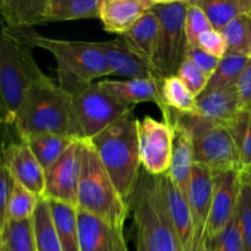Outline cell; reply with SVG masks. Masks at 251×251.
I'll list each match as a JSON object with an SVG mask.
<instances>
[{"instance_id":"cell-36","label":"cell","mask_w":251,"mask_h":251,"mask_svg":"<svg viewBox=\"0 0 251 251\" xmlns=\"http://www.w3.org/2000/svg\"><path fill=\"white\" fill-rule=\"evenodd\" d=\"M212 29L205 12L193 0H188V12L185 19V36L189 47H198L199 37Z\"/></svg>"},{"instance_id":"cell-14","label":"cell","mask_w":251,"mask_h":251,"mask_svg":"<svg viewBox=\"0 0 251 251\" xmlns=\"http://www.w3.org/2000/svg\"><path fill=\"white\" fill-rule=\"evenodd\" d=\"M2 162L15 181L24 185L39 199H43L46 190V172L25 140L5 142Z\"/></svg>"},{"instance_id":"cell-17","label":"cell","mask_w":251,"mask_h":251,"mask_svg":"<svg viewBox=\"0 0 251 251\" xmlns=\"http://www.w3.org/2000/svg\"><path fill=\"white\" fill-rule=\"evenodd\" d=\"M80 251H129L124 230L78 210Z\"/></svg>"},{"instance_id":"cell-16","label":"cell","mask_w":251,"mask_h":251,"mask_svg":"<svg viewBox=\"0 0 251 251\" xmlns=\"http://www.w3.org/2000/svg\"><path fill=\"white\" fill-rule=\"evenodd\" d=\"M162 78H135V80H104L97 81L100 87L125 104L134 107L139 103H154L158 105L163 122L169 124L171 113L167 112L161 95Z\"/></svg>"},{"instance_id":"cell-46","label":"cell","mask_w":251,"mask_h":251,"mask_svg":"<svg viewBox=\"0 0 251 251\" xmlns=\"http://www.w3.org/2000/svg\"><path fill=\"white\" fill-rule=\"evenodd\" d=\"M249 16V58L251 59V16Z\"/></svg>"},{"instance_id":"cell-31","label":"cell","mask_w":251,"mask_h":251,"mask_svg":"<svg viewBox=\"0 0 251 251\" xmlns=\"http://www.w3.org/2000/svg\"><path fill=\"white\" fill-rule=\"evenodd\" d=\"M2 237L5 251H37L32 218L26 221H7Z\"/></svg>"},{"instance_id":"cell-30","label":"cell","mask_w":251,"mask_h":251,"mask_svg":"<svg viewBox=\"0 0 251 251\" xmlns=\"http://www.w3.org/2000/svg\"><path fill=\"white\" fill-rule=\"evenodd\" d=\"M249 61L250 58L248 55L227 53L225 58L220 60L215 74L210 77L206 90H217L235 86Z\"/></svg>"},{"instance_id":"cell-6","label":"cell","mask_w":251,"mask_h":251,"mask_svg":"<svg viewBox=\"0 0 251 251\" xmlns=\"http://www.w3.org/2000/svg\"><path fill=\"white\" fill-rule=\"evenodd\" d=\"M136 235L147 251H183L169 221L154 176L142 172L139 185L130 201Z\"/></svg>"},{"instance_id":"cell-35","label":"cell","mask_w":251,"mask_h":251,"mask_svg":"<svg viewBox=\"0 0 251 251\" xmlns=\"http://www.w3.org/2000/svg\"><path fill=\"white\" fill-rule=\"evenodd\" d=\"M205 251H245L237 220V211L225 230L206 242Z\"/></svg>"},{"instance_id":"cell-2","label":"cell","mask_w":251,"mask_h":251,"mask_svg":"<svg viewBox=\"0 0 251 251\" xmlns=\"http://www.w3.org/2000/svg\"><path fill=\"white\" fill-rule=\"evenodd\" d=\"M29 46L49 51L56 63L58 85L74 97L97 78L109 76L107 63L97 42L63 41L34 32L32 28H11Z\"/></svg>"},{"instance_id":"cell-28","label":"cell","mask_w":251,"mask_h":251,"mask_svg":"<svg viewBox=\"0 0 251 251\" xmlns=\"http://www.w3.org/2000/svg\"><path fill=\"white\" fill-rule=\"evenodd\" d=\"M75 140L78 139L59 136V135L43 134L28 137L25 141L28 144L29 149L32 150L36 158L38 159L39 164L46 172L49 167L53 166L58 161L59 157L69 149V146Z\"/></svg>"},{"instance_id":"cell-47","label":"cell","mask_w":251,"mask_h":251,"mask_svg":"<svg viewBox=\"0 0 251 251\" xmlns=\"http://www.w3.org/2000/svg\"><path fill=\"white\" fill-rule=\"evenodd\" d=\"M0 251H4V237H2L1 227H0Z\"/></svg>"},{"instance_id":"cell-40","label":"cell","mask_w":251,"mask_h":251,"mask_svg":"<svg viewBox=\"0 0 251 251\" xmlns=\"http://www.w3.org/2000/svg\"><path fill=\"white\" fill-rule=\"evenodd\" d=\"M186 58L193 60L196 64V66L201 71H203L208 77H211L215 74L216 69H217L218 64H220V59L210 55V54L203 51L199 47H189Z\"/></svg>"},{"instance_id":"cell-27","label":"cell","mask_w":251,"mask_h":251,"mask_svg":"<svg viewBox=\"0 0 251 251\" xmlns=\"http://www.w3.org/2000/svg\"><path fill=\"white\" fill-rule=\"evenodd\" d=\"M161 95L167 112L195 114L196 97L176 75L167 76L161 81Z\"/></svg>"},{"instance_id":"cell-44","label":"cell","mask_w":251,"mask_h":251,"mask_svg":"<svg viewBox=\"0 0 251 251\" xmlns=\"http://www.w3.org/2000/svg\"><path fill=\"white\" fill-rule=\"evenodd\" d=\"M9 126V125H4V124H0V156L2 154V149H4V130L6 129V127Z\"/></svg>"},{"instance_id":"cell-49","label":"cell","mask_w":251,"mask_h":251,"mask_svg":"<svg viewBox=\"0 0 251 251\" xmlns=\"http://www.w3.org/2000/svg\"><path fill=\"white\" fill-rule=\"evenodd\" d=\"M249 15H250V16H251V11H250V14H249Z\"/></svg>"},{"instance_id":"cell-12","label":"cell","mask_w":251,"mask_h":251,"mask_svg":"<svg viewBox=\"0 0 251 251\" xmlns=\"http://www.w3.org/2000/svg\"><path fill=\"white\" fill-rule=\"evenodd\" d=\"M213 176V198L206 228V242L225 230L233 220L242 183V172L239 171L222 172Z\"/></svg>"},{"instance_id":"cell-37","label":"cell","mask_w":251,"mask_h":251,"mask_svg":"<svg viewBox=\"0 0 251 251\" xmlns=\"http://www.w3.org/2000/svg\"><path fill=\"white\" fill-rule=\"evenodd\" d=\"M176 76L181 80V82L190 90V92L196 98L207 88L210 77L203 71L196 66V64L189 58L181 63L180 68L178 69Z\"/></svg>"},{"instance_id":"cell-20","label":"cell","mask_w":251,"mask_h":251,"mask_svg":"<svg viewBox=\"0 0 251 251\" xmlns=\"http://www.w3.org/2000/svg\"><path fill=\"white\" fill-rule=\"evenodd\" d=\"M156 0H102L100 17L104 31L124 36L152 10Z\"/></svg>"},{"instance_id":"cell-24","label":"cell","mask_w":251,"mask_h":251,"mask_svg":"<svg viewBox=\"0 0 251 251\" xmlns=\"http://www.w3.org/2000/svg\"><path fill=\"white\" fill-rule=\"evenodd\" d=\"M54 229L64 251H80L78 247V208L69 203L47 200Z\"/></svg>"},{"instance_id":"cell-33","label":"cell","mask_w":251,"mask_h":251,"mask_svg":"<svg viewBox=\"0 0 251 251\" xmlns=\"http://www.w3.org/2000/svg\"><path fill=\"white\" fill-rule=\"evenodd\" d=\"M227 41L228 53L249 56V16L242 15L221 31Z\"/></svg>"},{"instance_id":"cell-39","label":"cell","mask_w":251,"mask_h":251,"mask_svg":"<svg viewBox=\"0 0 251 251\" xmlns=\"http://www.w3.org/2000/svg\"><path fill=\"white\" fill-rule=\"evenodd\" d=\"M12 185H14V178L2 162L1 154L0 156V227L2 228V232L7 222V202H9Z\"/></svg>"},{"instance_id":"cell-42","label":"cell","mask_w":251,"mask_h":251,"mask_svg":"<svg viewBox=\"0 0 251 251\" xmlns=\"http://www.w3.org/2000/svg\"><path fill=\"white\" fill-rule=\"evenodd\" d=\"M240 156H242L243 172L251 171V110L249 112V123L247 131L240 146Z\"/></svg>"},{"instance_id":"cell-15","label":"cell","mask_w":251,"mask_h":251,"mask_svg":"<svg viewBox=\"0 0 251 251\" xmlns=\"http://www.w3.org/2000/svg\"><path fill=\"white\" fill-rule=\"evenodd\" d=\"M154 178L169 221L178 235L183 251H196L193 221L185 195L176 188L168 173Z\"/></svg>"},{"instance_id":"cell-5","label":"cell","mask_w":251,"mask_h":251,"mask_svg":"<svg viewBox=\"0 0 251 251\" xmlns=\"http://www.w3.org/2000/svg\"><path fill=\"white\" fill-rule=\"evenodd\" d=\"M46 77L34 60L32 47L0 24V96L12 124L27 91Z\"/></svg>"},{"instance_id":"cell-34","label":"cell","mask_w":251,"mask_h":251,"mask_svg":"<svg viewBox=\"0 0 251 251\" xmlns=\"http://www.w3.org/2000/svg\"><path fill=\"white\" fill-rule=\"evenodd\" d=\"M237 220L245 251H251V184L242 172L237 203Z\"/></svg>"},{"instance_id":"cell-19","label":"cell","mask_w":251,"mask_h":251,"mask_svg":"<svg viewBox=\"0 0 251 251\" xmlns=\"http://www.w3.org/2000/svg\"><path fill=\"white\" fill-rule=\"evenodd\" d=\"M240 112L237 87L205 90L196 98V114L212 124L229 129Z\"/></svg>"},{"instance_id":"cell-26","label":"cell","mask_w":251,"mask_h":251,"mask_svg":"<svg viewBox=\"0 0 251 251\" xmlns=\"http://www.w3.org/2000/svg\"><path fill=\"white\" fill-rule=\"evenodd\" d=\"M207 16L216 31H222L230 21L242 15H249L251 0H193Z\"/></svg>"},{"instance_id":"cell-13","label":"cell","mask_w":251,"mask_h":251,"mask_svg":"<svg viewBox=\"0 0 251 251\" xmlns=\"http://www.w3.org/2000/svg\"><path fill=\"white\" fill-rule=\"evenodd\" d=\"M213 173L207 167L194 164L186 201L193 221L196 251H205L206 228L213 198Z\"/></svg>"},{"instance_id":"cell-45","label":"cell","mask_w":251,"mask_h":251,"mask_svg":"<svg viewBox=\"0 0 251 251\" xmlns=\"http://www.w3.org/2000/svg\"><path fill=\"white\" fill-rule=\"evenodd\" d=\"M136 251H147L144 245V242H142L141 238L137 237V235H136Z\"/></svg>"},{"instance_id":"cell-7","label":"cell","mask_w":251,"mask_h":251,"mask_svg":"<svg viewBox=\"0 0 251 251\" xmlns=\"http://www.w3.org/2000/svg\"><path fill=\"white\" fill-rule=\"evenodd\" d=\"M171 122L178 123L190 135L195 163L207 167L213 174L243 172L240 151L227 129L212 124L196 113L183 114L171 110Z\"/></svg>"},{"instance_id":"cell-41","label":"cell","mask_w":251,"mask_h":251,"mask_svg":"<svg viewBox=\"0 0 251 251\" xmlns=\"http://www.w3.org/2000/svg\"><path fill=\"white\" fill-rule=\"evenodd\" d=\"M238 98H239L240 110H251V59L247 65L245 70L243 71L242 76L238 80L237 85Z\"/></svg>"},{"instance_id":"cell-4","label":"cell","mask_w":251,"mask_h":251,"mask_svg":"<svg viewBox=\"0 0 251 251\" xmlns=\"http://www.w3.org/2000/svg\"><path fill=\"white\" fill-rule=\"evenodd\" d=\"M77 208L124 230L130 206L118 193L90 140H82Z\"/></svg>"},{"instance_id":"cell-25","label":"cell","mask_w":251,"mask_h":251,"mask_svg":"<svg viewBox=\"0 0 251 251\" xmlns=\"http://www.w3.org/2000/svg\"><path fill=\"white\" fill-rule=\"evenodd\" d=\"M102 0H47V22L100 17Z\"/></svg>"},{"instance_id":"cell-3","label":"cell","mask_w":251,"mask_h":251,"mask_svg":"<svg viewBox=\"0 0 251 251\" xmlns=\"http://www.w3.org/2000/svg\"><path fill=\"white\" fill-rule=\"evenodd\" d=\"M139 120L131 112L90 140L118 193L129 203L140 180Z\"/></svg>"},{"instance_id":"cell-21","label":"cell","mask_w":251,"mask_h":251,"mask_svg":"<svg viewBox=\"0 0 251 251\" xmlns=\"http://www.w3.org/2000/svg\"><path fill=\"white\" fill-rule=\"evenodd\" d=\"M173 129V153H172L169 176L176 188L185 195L188 194L194 168V146L191 137L178 123L171 122Z\"/></svg>"},{"instance_id":"cell-50","label":"cell","mask_w":251,"mask_h":251,"mask_svg":"<svg viewBox=\"0 0 251 251\" xmlns=\"http://www.w3.org/2000/svg\"><path fill=\"white\" fill-rule=\"evenodd\" d=\"M4 251H5V250H4Z\"/></svg>"},{"instance_id":"cell-43","label":"cell","mask_w":251,"mask_h":251,"mask_svg":"<svg viewBox=\"0 0 251 251\" xmlns=\"http://www.w3.org/2000/svg\"><path fill=\"white\" fill-rule=\"evenodd\" d=\"M0 124L9 125V126H12L11 118H10L9 112H7L6 107H5L4 102H2V98L0 96Z\"/></svg>"},{"instance_id":"cell-38","label":"cell","mask_w":251,"mask_h":251,"mask_svg":"<svg viewBox=\"0 0 251 251\" xmlns=\"http://www.w3.org/2000/svg\"><path fill=\"white\" fill-rule=\"evenodd\" d=\"M198 47L220 60L225 58L226 54L228 53V46L225 36L221 31H216L213 28L203 32L199 37Z\"/></svg>"},{"instance_id":"cell-9","label":"cell","mask_w":251,"mask_h":251,"mask_svg":"<svg viewBox=\"0 0 251 251\" xmlns=\"http://www.w3.org/2000/svg\"><path fill=\"white\" fill-rule=\"evenodd\" d=\"M73 100L85 140H91L134 110L132 107L103 91L98 82L74 96Z\"/></svg>"},{"instance_id":"cell-11","label":"cell","mask_w":251,"mask_h":251,"mask_svg":"<svg viewBox=\"0 0 251 251\" xmlns=\"http://www.w3.org/2000/svg\"><path fill=\"white\" fill-rule=\"evenodd\" d=\"M82 140H75L58 161L46 171L43 199L77 207V189L81 174Z\"/></svg>"},{"instance_id":"cell-1","label":"cell","mask_w":251,"mask_h":251,"mask_svg":"<svg viewBox=\"0 0 251 251\" xmlns=\"http://www.w3.org/2000/svg\"><path fill=\"white\" fill-rule=\"evenodd\" d=\"M12 127L22 140L43 134L85 140L73 97L48 76L27 91Z\"/></svg>"},{"instance_id":"cell-48","label":"cell","mask_w":251,"mask_h":251,"mask_svg":"<svg viewBox=\"0 0 251 251\" xmlns=\"http://www.w3.org/2000/svg\"><path fill=\"white\" fill-rule=\"evenodd\" d=\"M0 24H2V21H1V17H0Z\"/></svg>"},{"instance_id":"cell-8","label":"cell","mask_w":251,"mask_h":251,"mask_svg":"<svg viewBox=\"0 0 251 251\" xmlns=\"http://www.w3.org/2000/svg\"><path fill=\"white\" fill-rule=\"evenodd\" d=\"M154 12L159 21L158 41L152 68L159 78L176 75L186 59L189 44L185 36L188 0L154 1Z\"/></svg>"},{"instance_id":"cell-29","label":"cell","mask_w":251,"mask_h":251,"mask_svg":"<svg viewBox=\"0 0 251 251\" xmlns=\"http://www.w3.org/2000/svg\"><path fill=\"white\" fill-rule=\"evenodd\" d=\"M36 237L37 251H64L54 229L50 208L46 199L39 200L37 210L32 217Z\"/></svg>"},{"instance_id":"cell-22","label":"cell","mask_w":251,"mask_h":251,"mask_svg":"<svg viewBox=\"0 0 251 251\" xmlns=\"http://www.w3.org/2000/svg\"><path fill=\"white\" fill-rule=\"evenodd\" d=\"M158 17L153 10H150L120 38L129 47L130 50L152 66L158 41Z\"/></svg>"},{"instance_id":"cell-10","label":"cell","mask_w":251,"mask_h":251,"mask_svg":"<svg viewBox=\"0 0 251 251\" xmlns=\"http://www.w3.org/2000/svg\"><path fill=\"white\" fill-rule=\"evenodd\" d=\"M140 161L145 173L161 176L169 172L173 153V129L150 115L139 120Z\"/></svg>"},{"instance_id":"cell-32","label":"cell","mask_w":251,"mask_h":251,"mask_svg":"<svg viewBox=\"0 0 251 251\" xmlns=\"http://www.w3.org/2000/svg\"><path fill=\"white\" fill-rule=\"evenodd\" d=\"M41 199L14 180L9 202H7V221H26L33 217Z\"/></svg>"},{"instance_id":"cell-23","label":"cell","mask_w":251,"mask_h":251,"mask_svg":"<svg viewBox=\"0 0 251 251\" xmlns=\"http://www.w3.org/2000/svg\"><path fill=\"white\" fill-rule=\"evenodd\" d=\"M47 0H0V17L9 28H32L47 24Z\"/></svg>"},{"instance_id":"cell-18","label":"cell","mask_w":251,"mask_h":251,"mask_svg":"<svg viewBox=\"0 0 251 251\" xmlns=\"http://www.w3.org/2000/svg\"><path fill=\"white\" fill-rule=\"evenodd\" d=\"M97 46L104 56L109 76H118L124 80L158 77L152 66L130 50L122 38L97 42Z\"/></svg>"}]
</instances>
